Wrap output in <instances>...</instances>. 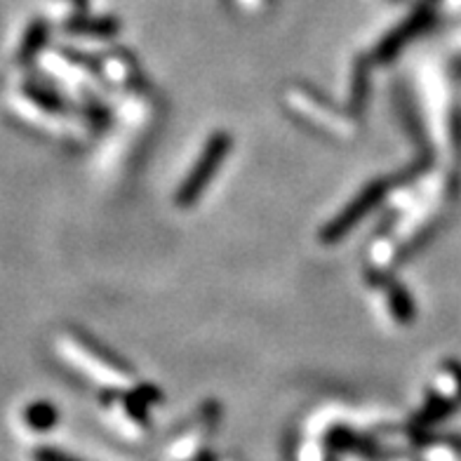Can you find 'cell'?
Wrapping results in <instances>:
<instances>
[{
    "label": "cell",
    "mask_w": 461,
    "mask_h": 461,
    "mask_svg": "<svg viewBox=\"0 0 461 461\" xmlns=\"http://www.w3.org/2000/svg\"><path fill=\"white\" fill-rule=\"evenodd\" d=\"M36 461H78L71 459V456L61 455V452H52V449H43V452H38Z\"/></svg>",
    "instance_id": "1"
}]
</instances>
